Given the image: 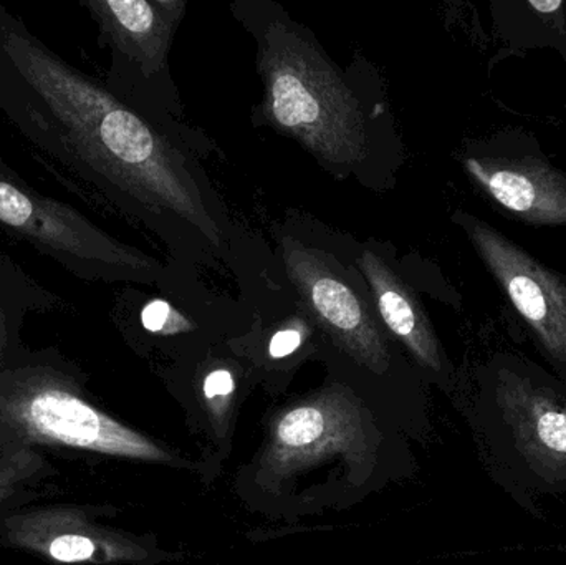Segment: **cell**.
Listing matches in <instances>:
<instances>
[{
	"instance_id": "cell-1",
	"label": "cell",
	"mask_w": 566,
	"mask_h": 565,
	"mask_svg": "<svg viewBox=\"0 0 566 565\" xmlns=\"http://www.w3.org/2000/svg\"><path fill=\"white\" fill-rule=\"evenodd\" d=\"M0 112L40 151L161 236L218 249L191 161L138 108L56 55L0 3Z\"/></svg>"
},
{
	"instance_id": "cell-2",
	"label": "cell",
	"mask_w": 566,
	"mask_h": 565,
	"mask_svg": "<svg viewBox=\"0 0 566 565\" xmlns=\"http://www.w3.org/2000/svg\"><path fill=\"white\" fill-rule=\"evenodd\" d=\"M475 418L495 484L527 513L566 494V381L514 352H495L478 374Z\"/></svg>"
},
{
	"instance_id": "cell-3",
	"label": "cell",
	"mask_w": 566,
	"mask_h": 565,
	"mask_svg": "<svg viewBox=\"0 0 566 565\" xmlns=\"http://www.w3.org/2000/svg\"><path fill=\"white\" fill-rule=\"evenodd\" d=\"M264 113L326 165L352 168L366 158L365 115L318 46L290 23H272L261 49Z\"/></svg>"
},
{
	"instance_id": "cell-4",
	"label": "cell",
	"mask_w": 566,
	"mask_h": 565,
	"mask_svg": "<svg viewBox=\"0 0 566 565\" xmlns=\"http://www.w3.org/2000/svg\"><path fill=\"white\" fill-rule=\"evenodd\" d=\"M0 226L83 279L153 284L163 264L109 238L85 216L20 181L0 161Z\"/></svg>"
},
{
	"instance_id": "cell-5",
	"label": "cell",
	"mask_w": 566,
	"mask_h": 565,
	"mask_svg": "<svg viewBox=\"0 0 566 565\" xmlns=\"http://www.w3.org/2000/svg\"><path fill=\"white\" fill-rule=\"evenodd\" d=\"M475 254L527 328L548 370L566 381V278L478 216L455 212Z\"/></svg>"
},
{
	"instance_id": "cell-6",
	"label": "cell",
	"mask_w": 566,
	"mask_h": 565,
	"mask_svg": "<svg viewBox=\"0 0 566 565\" xmlns=\"http://www.w3.org/2000/svg\"><path fill=\"white\" fill-rule=\"evenodd\" d=\"M0 417L39 443L143 460L166 458L142 435L86 404L52 375L19 378L0 398Z\"/></svg>"
},
{
	"instance_id": "cell-7",
	"label": "cell",
	"mask_w": 566,
	"mask_h": 565,
	"mask_svg": "<svg viewBox=\"0 0 566 565\" xmlns=\"http://www.w3.org/2000/svg\"><path fill=\"white\" fill-rule=\"evenodd\" d=\"M462 165L504 215L537 228L566 226V172L531 133L504 129L475 142Z\"/></svg>"
},
{
	"instance_id": "cell-8",
	"label": "cell",
	"mask_w": 566,
	"mask_h": 565,
	"mask_svg": "<svg viewBox=\"0 0 566 565\" xmlns=\"http://www.w3.org/2000/svg\"><path fill=\"white\" fill-rule=\"evenodd\" d=\"M285 265L300 297L339 344L371 367L385 364V342L371 311L322 255L300 244L290 245Z\"/></svg>"
},
{
	"instance_id": "cell-9",
	"label": "cell",
	"mask_w": 566,
	"mask_h": 565,
	"mask_svg": "<svg viewBox=\"0 0 566 565\" xmlns=\"http://www.w3.org/2000/svg\"><path fill=\"white\" fill-rule=\"evenodd\" d=\"M88 7L118 65L133 66L143 76L165 70L185 2L93 0Z\"/></svg>"
},
{
	"instance_id": "cell-10",
	"label": "cell",
	"mask_w": 566,
	"mask_h": 565,
	"mask_svg": "<svg viewBox=\"0 0 566 565\" xmlns=\"http://www.w3.org/2000/svg\"><path fill=\"white\" fill-rule=\"evenodd\" d=\"M356 264L371 289L386 327L411 350L422 367L432 374H444L448 368L444 352L415 292L375 252H363Z\"/></svg>"
},
{
	"instance_id": "cell-11",
	"label": "cell",
	"mask_w": 566,
	"mask_h": 565,
	"mask_svg": "<svg viewBox=\"0 0 566 565\" xmlns=\"http://www.w3.org/2000/svg\"><path fill=\"white\" fill-rule=\"evenodd\" d=\"M7 527L13 544L43 554L56 563H90L99 553L98 541L75 511H35L13 517Z\"/></svg>"
},
{
	"instance_id": "cell-12",
	"label": "cell",
	"mask_w": 566,
	"mask_h": 565,
	"mask_svg": "<svg viewBox=\"0 0 566 565\" xmlns=\"http://www.w3.org/2000/svg\"><path fill=\"white\" fill-rule=\"evenodd\" d=\"M325 417L313 407L296 408L279 425V441L289 448H305L325 433Z\"/></svg>"
},
{
	"instance_id": "cell-13",
	"label": "cell",
	"mask_w": 566,
	"mask_h": 565,
	"mask_svg": "<svg viewBox=\"0 0 566 565\" xmlns=\"http://www.w3.org/2000/svg\"><path fill=\"white\" fill-rule=\"evenodd\" d=\"M30 454H23L22 458H10V460L0 461V500H6L12 493L17 481L25 478V471H29Z\"/></svg>"
},
{
	"instance_id": "cell-14",
	"label": "cell",
	"mask_w": 566,
	"mask_h": 565,
	"mask_svg": "<svg viewBox=\"0 0 566 565\" xmlns=\"http://www.w3.org/2000/svg\"><path fill=\"white\" fill-rule=\"evenodd\" d=\"M172 315H175V312H172L168 302L153 301L143 311L142 322L146 331L165 332L168 331V325L171 324Z\"/></svg>"
},
{
	"instance_id": "cell-15",
	"label": "cell",
	"mask_w": 566,
	"mask_h": 565,
	"mask_svg": "<svg viewBox=\"0 0 566 565\" xmlns=\"http://www.w3.org/2000/svg\"><path fill=\"white\" fill-rule=\"evenodd\" d=\"M302 344V335L295 328L277 332L269 344V354L274 358H283L293 354Z\"/></svg>"
},
{
	"instance_id": "cell-16",
	"label": "cell",
	"mask_w": 566,
	"mask_h": 565,
	"mask_svg": "<svg viewBox=\"0 0 566 565\" xmlns=\"http://www.w3.org/2000/svg\"><path fill=\"white\" fill-rule=\"evenodd\" d=\"M234 390V378L228 370H216L205 381V395L208 398L224 397Z\"/></svg>"
}]
</instances>
